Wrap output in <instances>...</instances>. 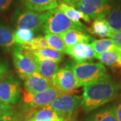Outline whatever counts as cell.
<instances>
[{
    "mask_svg": "<svg viewBox=\"0 0 121 121\" xmlns=\"http://www.w3.org/2000/svg\"><path fill=\"white\" fill-rule=\"evenodd\" d=\"M121 93V82L109 78L83 87L81 106L86 112L97 110L116 99Z\"/></svg>",
    "mask_w": 121,
    "mask_h": 121,
    "instance_id": "obj_1",
    "label": "cell"
},
{
    "mask_svg": "<svg viewBox=\"0 0 121 121\" xmlns=\"http://www.w3.org/2000/svg\"><path fill=\"white\" fill-rule=\"evenodd\" d=\"M68 66L75 76L78 87L91 85L111 78L105 66L100 62H73Z\"/></svg>",
    "mask_w": 121,
    "mask_h": 121,
    "instance_id": "obj_2",
    "label": "cell"
},
{
    "mask_svg": "<svg viewBox=\"0 0 121 121\" xmlns=\"http://www.w3.org/2000/svg\"><path fill=\"white\" fill-rule=\"evenodd\" d=\"M71 29H77L86 32L85 25H78L73 22L59 9L47 12V17L43 32L47 34L60 35Z\"/></svg>",
    "mask_w": 121,
    "mask_h": 121,
    "instance_id": "obj_3",
    "label": "cell"
},
{
    "mask_svg": "<svg viewBox=\"0 0 121 121\" xmlns=\"http://www.w3.org/2000/svg\"><path fill=\"white\" fill-rule=\"evenodd\" d=\"M47 17V12H36L17 8L12 14L11 21L16 29L24 28L37 32L43 31Z\"/></svg>",
    "mask_w": 121,
    "mask_h": 121,
    "instance_id": "obj_4",
    "label": "cell"
},
{
    "mask_svg": "<svg viewBox=\"0 0 121 121\" xmlns=\"http://www.w3.org/2000/svg\"><path fill=\"white\" fill-rule=\"evenodd\" d=\"M63 94H65L55 87L39 94H31L22 90V101L28 108L27 118L36 110L51 104L58 97Z\"/></svg>",
    "mask_w": 121,
    "mask_h": 121,
    "instance_id": "obj_5",
    "label": "cell"
},
{
    "mask_svg": "<svg viewBox=\"0 0 121 121\" xmlns=\"http://www.w3.org/2000/svg\"><path fill=\"white\" fill-rule=\"evenodd\" d=\"M12 59L17 75L22 79L38 72V65L32 52L19 46L12 52Z\"/></svg>",
    "mask_w": 121,
    "mask_h": 121,
    "instance_id": "obj_6",
    "label": "cell"
},
{
    "mask_svg": "<svg viewBox=\"0 0 121 121\" xmlns=\"http://www.w3.org/2000/svg\"><path fill=\"white\" fill-rule=\"evenodd\" d=\"M117 0H80L73 7L82 12L91 20L96 18H104L115 6Z\"/></svg>",
    "mask_w": 121,
    "mask_h": 121,
    "instance_id": "obj_7",
    "label": "cell"
},
{
    "mask_svg": "<svg viewBox=\"0 0 121 121\" xmlns=\"http://www.w3.org/2000/svg\"><path fill=\"white\" fill-rule=\"evenodd\" d=\"M22 98L20 82L16 77L10 75L0 81V102L13 106Z\"/></svg>",
    "mask_w": 121,
    "mask_h": 121,
    "instance_id": "obj_8",
    "label": "cell"
},
{
    "mask_svg": "<svg viewBox=\"0 0 121 121\" xmlns=\"http://www.w3.org/2000/svg\"><path fill=\"white\" fill-rule=\"evenodd\" d=\"M82 98L73 94H63L55 99L49 106L55 112L65 118H71L81 106Z\"/></svg>",
    "mask_w": 121,
    "mask_h": 121,
    "instance_id": "obj_9",
    "label": "cell"
},
{
    "mask_svg": "<svg viewBox=\"0 0 121 121\" xmlns=\"http://www.w3.org/2000/svg\"><path fill=\"white\" fill-rule=\"evenodd\" d=\"M52 82L55 87L65 94H71L78 88L75 76L68 65L58 69L52 78Z\"/></svg>",
    "mask_w": 121,
    "mask_h": 121,
    "instance_id": "obj_10",
    "label": "cell"
},
{
    "mask_svg": "<svg viewBox=\"0 0 121 121\" xmlns=\"http://www.w3.org/2000/svg\"><path fill=\"white\" fill-rule=\"evenodd\" d=\"M65 54L70 56L76 63L89 62L96 58V54L90 44L80 43L66 48Z\"/></svg>",
    "mask_w": 121,
    "mask_h": 121,
    "instance_id": "obj_11",
    "label": "cell"
},
{
    "mask_svg": "<svg viewBox=\"0 0 121 121\" xmlns=\"http://www.w3.org/2000/svg\"><path fill=\"white\" fill-rule=\"evenodd\" d=\"M24 81L25 91L31 94L42 93L54 87L51 81L43 78L38 72L30 75Z\"/></svg>",
    "mask_w": 121,
    "mask_h": 121,
    "instance_id": "obj_12",
    "label": "cell"
},
{
    "mask_svg": "<svg viewBox=\"0 0 121 121\" xmlns=\"http://www.w3.org/2000/svg\"><path fill=\"white\" fill-rule=\"evenodd\" d=\"M59 36L63 40L67 47L73 46L80 43H89L90 42H92L94 40L93 37L88 35L87 32L77 29L67 30Z\"/></svg>",
    "mask_w": 121,
    "mask_h": 121,
    "instance_id": "obj_13",
    "label": "cell"
},
{
    "mask_svg": "<svg viewBox=\"0 0 121 121\" xmlns=\"http://www.w3.org/2000/svg\"><path fill=\"white\" fill-rule=\"evenodd\" d=\"M13 30L4 23H0V47L6 52H13L18 47Z\"/></svg>",
    "mask_w": 121,
    "mask_h": 121,
    "instance_id": "obj_14",
    "label": "cell"
},
{
    "mask_svg": "<svg viewBox=\"0 0 121 121\" xmlns=\"http://www.w3.org/2000/svg\"><path fill=\"white\" fill-rule=\"evenodd\" d=\"M22 5L28 10L36 12H45L56 9L58 0H20Z\"/></svg>",
    "mask_w": 121,
    "mask_h": 121,
    "instance_id": "obj_15",
    "label": "cell"
},
{
    "mask_svg": "<svg viewBox=\"0 0 121 121\" xmlns=\"http://www.w3.org/2000/svg\"><path fill=\"white\" fill-rule=\"evenodd\" d=\"M35 57L38 65V73L45 79L52 82L55 74L59 69V63L35 56Z\"/></svg>",
    "mask_w": 121,
    "mask_h": 121,
    "instance_id": "obj_16",
    "label": "cell"
},
{
    "mask_svg": "<svg viewBox=\"0 0 121 121\" xmlns=\"http://www.w3.org/2000/svg\"><path fill=\"white\" fill-rule=\"evenodd\" d=\"M84 121H118L116 105H110L95 110L87 116Z\"/></svg>",
    "mask_w": 121,
    "mask_h": 121,
    "instance_id": "obj_17",
    "label": "cell"
},
{
    "mask_svg": "<svg viewBox=\"0 0 121 121\" xmlns=\"http://www.w3.org/2000/svg\"><path fill=\"white\" fill-rule=\"evenodd\" d=\"M57 9H59L60 11H61L72 22L78 25H81V26L83 25L81 22L80 20H83L87 23H90L91 21L87 16H86L82 12H80L79 10L75 8L73 6L67 4L63 2L59 3Z\"/></svg>",
    "mask_w": 121,
    "mask_h": 121,
    "instance_id": "obj_18",
    "label": "cell"
},
{
    "mask_svg": "<svg viewBox=\"0 0 121 121\" xmlns=\"http://www.w3.org/2000/svg\"><path fill=\"white\" fill-rule=\"evenodd\" d=\"M87 31L98 37H110L112 32L108 23L104 18H96L94 20L91 26L87 28Z\"/></svg>",
    "mask_w": 121,
    "mask_h": 121,
    "instance_id": "obj_19",
    "label": "cell"
},
{
    "mask_svg": "<svg viewBox=\"0 0 121 121\" xmlns=\"http://www.w3.org/2000/svg\"><path fill=\"white\" fill-rule=\"evenodd\" d=\"M91 47L94 50L97 55H102L103 53L117 50L120 47L117 46L116 44L114 43L111 39H102L94 40L91 44H90Z\"/></svg>",
    "mask_w": 121,
    "mask_h": 121,
    "instance_id": "obj_20",
    "label": "cell"
},
{
    "mask_svg": "<svg viewBox=\"0 0 121 121\" xmlns=\"http://www.w3.org/2000/svg\"><path fill=\"white\" fill-rule=\"evenodd\" d=\"M104 19L108 23L112 34L121 31V7L113 8Z\"/></svg>",
    "mask_w": 121,
    "mask_h": 121,
    "instance_id": "obj_21",
    "label": "cell"
},
{
    "mask_svg": "<svg viewBox=\"0 0 121 121\" xmlns=\"http://www.w3.org/2000/svg\"><path fill=\"white\" fill-rule=\"evenodd\" d=\"M59 116L49 106L36 110L28 118L36 121H55Z\"/></svg>",
    "mask_w": 121,
    "mask_h": 121,
    "instance_id": "obj_22",
    "label": "cell"
},
{
    "mask_svg": "<svg viewBox=\"0 0 121 121\" xmlns=\"http://www.w3.org/2000/svg\"><path fill=\"white\" fill-rule=\"evenodd\" d=\"M121 50V47H120L117 50L108 51L102 55H97L95 59H98L100 61V63H102L103 65L112 67V69H117Z\"/></svg>",
    "mask_w": 121,
    "mask_h": 121,
    "instance_id": "obj_23",
    "label": "cell"
},
{
    "mask_svg": "<svg viewBox=\"0 0 121 121\" xmlns=\"http://www.w3.org/2000/svg\"><path fill=\"white\" fill-rule=\"evenodd\" d=\"M34 55L36 57L43 58L46 59L53 60L57 63H60L64 59V55L63 53L56 51L55 50H52L50 48L40 49L39 51H36L35 52H32Z\"/></svg>",
    "mask_w": 121,
    "mask_h": 121,
    "instance_id": "obj_24",
    "label": "cell"
},
{
    "mask_svg": "<svg viewBox=\"0 0 121 121\" xmlns=\"http://www.w3.org/2000/svg\"><path fill=\"white\" fill-rule=\"evenodd\" d=\"M35 32L28 29L18 28L14 32L15 41L18 46L24 45L35 39Z\"/></svg>",
    "mask_w": 121,
    "mask_h": 121,
    "instance_id": "obj_25",
    "label": "cell"
},
{
    "mask_svg": "<svg viewBox=\"0 0 121 121\" xmlns=\"http://www.w3.org/2000/svg\"><path fill=\"white\" fill-rule=\"evenodd\" d=\"M44 37L47 41L48 48L58 52L65 53L67 47L59 35L47 34Z\"/></svg>",
    "mask_w": 121,
    "mask_h": 121,
    "instance_id": "obj_26",
    "label": "cell"
},
{
    "mask_svg": "<svg viewBox=\"0 0 121 121\" xmlns=\"http://www.w3.org/2000/svg\"><path fill=\"white\" fill-rule=\"evenodd\" d=\"M21 47L28 51L35 52L40 49L48 48V43L44 36H38L35 37L32 40H31L29 43L20 46Z\"/></svg>",
    "mask_w": 121,
    "mask_h": 121,
    "instance_id": "obj_27",
    "label": "cell"
},
{
    "mask_svg": "<svg viewBox=\"0 0 121 121\" xmlns=\"http://www.w3.org/2000/svg\"><path fill=\"white\" fill-rule=\"evenodd\" d=\"M11 75V70L7 61L0 60V81Z\"/></svg>",
    "mask_w": 121,
    "mask_h": 121,
    "instance_id": "obj_28",
    "label": "cell"
},
{
    "mask_svg": "<svg viewBox=\"0 0 121 121\" xmlns=\"http://www.w3.org/2000/svg\"><path fill=\"white\" fill-rule=\"evenodd\" d=\"M15 0H0V14L8 12L12 8Z\"/></svg>",
    "mask_w": 121,
    "mask_h": 121,
    "instance_id": "obj_29",
    "label": "cell"
},
{
    "mask_svg": "<svg viewBox=\"0 0 121 121\" xmlns=\"http://www.w3.org/2000/svg\"><path fill=\"white\" fill-rule=\"evenodd\" d=\"M15 112L16 111L12 106H10V105L0 102V117L5 115V114H12Z\"/></svg>",
    "mask_w": 121,
    "mask_h": 121,
    "instance_id": "obj_30",
    "label": "cell"
},
{
    "mask_svg": "<svg viewBox=\"0 0 121 121\" xmlns=\"http://www.w3.org/2000/svg\"><path fill=\"white\" fill-rule=\"evenodd\" d=\"M0 121H20V115L16 113V112H15L12 114L1 116Z\"/></svg>",
    "mask_w": 121,
    "mask_h": 121,
    "instance_id": "obj_31",
    "label": "cell"
},
{
    "mask_svg": "<svg viewBox=\"0 0 121 121\" xmlns=\"http://www.w3.org/2000/svg\"><path fill=\"white\" fill-rule=\"evenodd\" d=\"M110 38H111L117 46L121 47V31H119L114 34H112Z\"/></svg>",
    "mask_w": 121,
    "mask_h": 121,
    "instance_id": "obj_32",
    "label": "cell"
},
{
    "mask_svg": "<svg viewBox=\"0 0 121 121\" xmlns=\"http://www.w3.org/2000/svg\"><path fill=\"white\" fill-rule=\"evenodd\" d=\"M117 108V117L118 121H121V100L118 104L116 105Z\"/></svg>",
    "mask_w": 121,
    "mask_h": 121,
    "instance_id": "obj_33",
    "label": "cell"
},
{
    "mask_svg": "<svg viewBox=\"0 0 121 121\" xmlns=\"http://www.w3.org/2000/svg\"><path fill=\"white\" fill-rule=\"evenodd\" d=\"M58 1H59V2H63V3H65V4H69L70 5H73V0H58Z\"/></svg>",
    "mask_w": 121,
    "mask_h": 121,
    "instance_id": "obj_34",
    "label": "cell"
},
{
    "mask_svg": "<svg viewBox=\"0 0 121 121\" xmlns=\"http://www.w3.org/2000/svg\"><path fill=\"white\" fill-rule=\"evenodd\" d=\"M118 69H121V50L120 51L119 59H118Z\"/></svg>",
    "mask_w": 121,
    "mask_h": 121,
    "instance_id": "obj_35",
    "label": "cell"
},
{
    "mask_svg": "<svg viewBox=\"0 0 121 121\" xmlns=\"http://www.w3.org/2000/svg\"><path fill=\"white\" fill-rule=\"evenodd\" d=\"M80 0H73V5H72V6H73V5L75 4H76L77 2H78V1H79Z\"/></svg>",
    "mask_w": 121,
    "mask_h": 121,
    "instance_id": "obj_36",
    "label": "cell"
},
{
    "mask_svg": "<svg viewBox=\"0 0 121 121\" xmlns=\"http://www.w3.org/2000/svg\"><path fill=\"white\" fill-rule=\"evenodd\" d=\"M36 121L33 120V119H31V118H27L26 121Z\"/></svg>",
    "mask_w": 121,
    "mask_h": 121,
    "instance_id": "obj_37",
    "label": "cell"
},
{
    "mask_svg": "<svg viewBox=\"0 0 121 121\" xmlns=\"http://www.w3.org/2000/svg\"><path fill=\"white\" fill-rule=\"evenodd\" d=\"M65 121H73V119H72V118H68V119H67Z\"/></svg>",
    "mask_w": 121,
    "mask_h": 121,
    "instance_id": "obj_38",
    "label": "cell"
},
{
    "mask_svg": "<svg viewBox=\"0 0 121 121\" xmlns=\"http://www.w3.org/2000/svg\"><path fill=\"white\" fill-rule=\"evenodd\" d=\"M0 59H1V55H0Z\"/></svg>",
    "mask_w": 121,
    "mask_h": 121,
    "instance_id": "obj_39",
    "label": "cell"
}]
</instances>
